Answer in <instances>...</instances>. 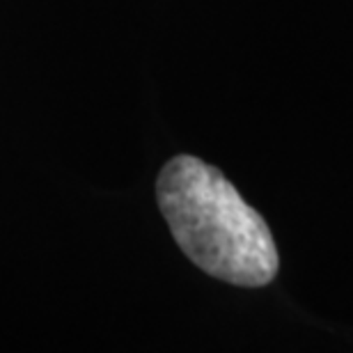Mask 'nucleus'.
I'll list each match as a JSON object with an SVG mask.
<instances>
[{
  "label": "nucleus",
  "mask_w": 353,
  "mask_h": 353,
  "mask_svg": "<svg viewBox=\"0 0 353 353\" xmlns=\"http://www.w3.org/2000/svg\"><path fill=\"white\" fill-rule=\"evenodd\" d=\"M157 197L176 245L197 268L239 287H264L278 273L273 234L221 170L176 157L159 174Z\"/></svg>",
  "instance_id": "nucleus-1"
}]
</instances>
